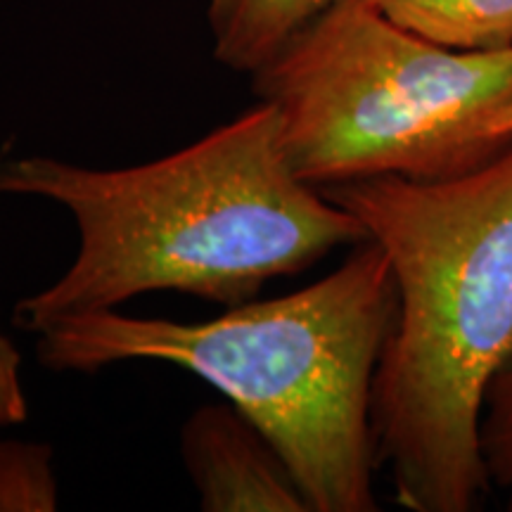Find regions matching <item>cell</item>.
<instances>
[{
    "mask_svg": "<svg viewBox=\"0 0 512 512\" xmlns=\"http://www.w3.org/2000/svg\"><path fill=\"white\" fill-rule=\"evenodd\" d=\"M0 195L60 204L79 228L72 266L15 306V323L34 335L50 320L114 311L162 290L238 306L332 249L368 240L351 211L294 174L264 100L195 143L126 169L5 147Z\"/></svg>",
    "mask_w": 512,
    "mask_h": 512,
    "instance_id": "cell-1",
    "label": "cell"
},
{
    "mask_svg": "<svg viewBox=\"0 0 512 512\" xmlns=\"http://www.w3.org/2000/svg\"><path fill=\"white\" fill-rule=\"evenodd\" d=\"M387 254L396 316L373 382L377 463L413 512L477 510L486 396L512 354V150L446 181L332 185Z\"/></svg>",
    "mask_w": 512,
    "mask_h": 512,
    "instance_id": "cell-2",
    "label": "cell"
},
{
    "mask_svg": "<svg viewBox=\"0 0 512 512\" xmlns=\"http://www.w3.org/2000/svg\"><path fill=\"white\" fill-rule=\"evenodd\" d=\"M396 316L387 254L354 245L335 271L204 323L98 311L43 325L38 361L98 373L131 361L202 377L264 432L311 512H373V382Z\"/></svg>",
    "mask_w": 512,
    "mask_h": 512,
    "instance_id": "cell-3",
    "label": "cell"
},
{
    "mask_svg": "<svg viewBox=\"0 0 512 512\" xmlns=\"http://www.w3.org/2000/svg\"><path fill=\"white\" fill-rule=\"evenodd\" d=\"M292 171L313 188L446 181L512 150V46L453 50L339 0L252 74Z\"/></svg>",
    "mask_w": 512,
    "mask_h": 512,
    "instance_id": "cell-4",
    "label": "cell"
},
{
    "mask_svg": "<svg viewBox=\"0 0 512 512\" xmlns=\"http://www.w3.org/2000/svg\"><path fill=\"white\" fill-rule=\"evenodd\" d=\"M181 456L204 512H311L285 460L230 401L185 420Z\"/></svg>",
    "mask_w": 512,
    "mask_h": 512,
    "instance_id": "cell-5",
    "label": "cell"
},
{
    "mask_svg": "<svg viewBox=\"0 0 512 512\" xmlns=\"http://www.w3.org/2000/svg\"><path fill=\"white\" fill-rule=\"evenodd\" d=\"M335 3L339 0H209L214 57L223 67L254 74Z\"/></svg>",
    "mask_w": 512,
    "mask_h": 512,
    "instance_id": "cell-6",
    "label": "cell"
},
{
    "mask_svg": "<svg viewBox=\"0 0 512 512\" xmlns=\"http://www.w3.org/2000/svg\"><path fill=\"white\" fill-rule=\"evenodd\" d=\"M399 27L453 50L512 46V0H368Z\"/></svg>",
    "mask_w": 512,
    "mask_h": 512,
    "instance_id": "cell-7",
    "label": "cell"
},
{
    "mask_svg": "<svg viewBox=\"0 0 512 512\" xmlns=\"http://www.w3.org/2000/svg\"><path fill=\"white\" fill-rule=\"evenodd\" d=\"M57 510L53 446L0 441V512Z\"/></svg>",
    "mask_w": 512,
    "mask_h": 512,
    "instance_id": "cell-8",
    "label": "cell"
},
{
    "mask_svg": "<svg viewBox=\"0 0 512 512\" xmlns=\"http://www.w3.org/2000/svg\"><path fill=\"white\" fill-rule=\"evenodd\" d=\"M482 448L489 486H494L512 510V354L486 396Z\"/></svg>",
    "mask_w": 512,
    "mask_h": 512,
    "instance_id": "cell-9",
    "label": "cell"
},
{
    "mask_svg": "<svg viewBox=\"0 0 512 512\" xmlns=\"http://www.w3.org/2000/svg\"><path fill=\"white\" fill-rule=\"evenodd\" d=\"M19 366H22V356L0 330V430L19 425L29 415L22 380H19Z\"/></svg>",
    "mask_w": 512,
    "mask_h": 512,
    "instance_id": "cell-10",
    "label": "cell"
}]
</instances>
